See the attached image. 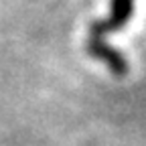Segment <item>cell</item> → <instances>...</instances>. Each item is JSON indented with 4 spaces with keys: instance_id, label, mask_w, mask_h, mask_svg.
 Masks as SVG:
<instances>
[{
    "instance_id": "6da1fadb",
    "label": "cell",
    "mask_w": 146,
    "mask_h": 146,
    "mask_svg": "<svg viewBox=\"0 0 146 146\" xmlns=\"http://www.w3.org/2000/svg\"><path fill=\"white\" fill-rule=\"evenodd\" d=\"M134 12V0H112L110 16L106 21H98L89 27V36H104L106 33L120 31Z\"/></svg>"
},
{
    "instance_id": "7a4b0ae2",
    "label": "cell",
    "mask_w": 146,
    "mask_h": 146,
    "mask_svg": "<svg viewBox=\"0 0 146 146\" xmlns=\"http://www.w3.org/2000/svg\"><path fill=\"white\" fill-rule=\"evenodd\" d=\"M87 53L94 59H100L102 63H106V67L114 73V75H126L128 73V61L126 57L114 47H110L102 36H89L87 39Z\"/></svg>"
}]
</instances>
